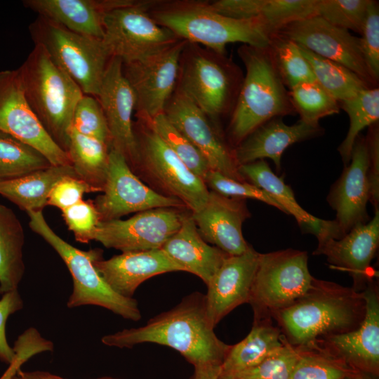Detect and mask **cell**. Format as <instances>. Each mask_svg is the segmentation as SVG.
Segmentation results:
<instances>
[{
  "instance_id": "1",
  "label": "cell",
  "mask_w": 379,
  "mask_h": 379,
  "mask_svg": "<svg viewBox=\"0 0 379 379\" xmlns=\"http://www.w3.org/2000/svg\"><path fill=\"white\" fill-rule=\"evenodd\" d=\"M213 329L206 313L205 295L195 291L145 325L104 335L101 341L119 348L156 343L178 351L194 367L220 366L230 345L220 340Z\"/></svg>"
},
{
  "instance_id": "2",
  "label": "cell",
  "mask_w": 379,
  "mask_h": 379,
  "mask_svg": "<svg viewBox=\"0 0 379 379\" xmlns=\"http://www.w3.org/2000/svg\"><path fill=\"white\" fill-rule=\"evenodd\" d=\"M366 314L362 292L314 278L306 293L272 314L287 342L305 346L357 328Z\"/></svg>"
},
{
  "instance_id": "3",
  "label": "cell",
  "mask_w": 379,
  "mask_h": 379,
  "mask_svg": "<svg viewBox=\"0 0 379 379\" xmlns=\"http://www.w3.org/2000/svg\"><path fill=\"white\" fill-rule=\"evenodd\" d=\"M152 18L179 39L201 44L220 54L230 43L268 46L272 34L259 19L234 18L211 9L208 1H154L149 9Z\"/></svg>"
},
{
  "instance_id": "4",
  "label": "cell",
  "mask_w": 379,
  "mask_h": 379,
  "mask_svg": "<svg viewBox=\"0 0 379 379\" xmlns=\"http://www.w3.org/2000/svg\"><path fill=\"white\" fill-rule=\"evenodd\" d=\"M238 54L246 75L229 124L230 140L235 147L267 121L296 114L269 46L244 44Z\"/></svg>"
},
{
  "instance_id": "5",
  "label": "cell",
  "mask_w": 379,
  "mask_h": 379,
  "mask_svg": "<svg viewBox=\"0 0 379 379\" xmlns=\"http://www.w3.org/2000/svg\"><path fill=\"white\" fill-rule=\"evenodd\" d=\"M18 72L31 109L53 140L67 152L74 112L84 95L81 89L39 44Z\"/></svg>"
},
{
  "instance_id": "6",
  "label": "cell",
  "mask_w": 379,
  "mask_h": 379,
  "mask_svg": "<svg viewBox=\"0 0 379 379\" xmlns=\"http://www.w3.org/2000/svg\"><path fill=\"white\" fill-rule=\"evenodd\" d=\"M30 229L42 237L60 255L73 279V290L67 306L74 308L96 305L107 309L125 319L138 321L141 319L138 303L133 298H126L114 291L94 265L102 258V251H82L58 236L46 220L42 211H29Z\"/></svg>"
},
{
  "instance_id": "7",
  "label": "cell",
  "mask_w": 379,
  "mask_h": 379,
  "mask_svg": "<svg viewBox=\"0 0 379 379\" xmlns=\"http://www.w3.org/2000/svg\"><path fill=\"white\" fill-rule=\"evenodd\" d=\"M242 81L236 65L224 54L186 43L175 88L208 117L217 118L230 110Z\"/></svg>"
},
{
  "instance_id": "8",
  "label": "cell",
  "mask_w": 379,
  "mask_h": 379,
  "mask_svg": "<svg viewBox=\"0 0 379 379\" xmlns=\"http://www.w3.org/2000/svg\"><path fill=\"white\" fill-rule=\"evenodd\" d=\"M138 159L133 173L139 172L159 194L180 201L192 213L200 211L210 190L161 138L140 121L133 123Z\"/></svg>"
},
{
  "instance_id": "9",
  "label": "cell",
  "mask_w": 379,
  "mask_h": 379,
  "mask_svg": "<svg viewBox=\"0 0 379 379\" xmlns=\"http://www.w3.org/2000/svg\"><path fill=\"white\" fill-rule=\"evenodd\" d=\"M29 29L34 44L44 47L84 95L98 96L112 58L102 39L73 32L40 16Z\"/></svg>"
},
{
  "instance_id": "10",
  "label": "cell",
  "mask_w": 379,
  "mask_h": 379,
  "mask_svg": "<svg viewBox=\"0 0 379 379\" xmlns=\"http://www.w3.org/2000/svg\"><path fill=\"white\" fill-rule=\"evenodd\" d=\"M154 2L130 0L106 14L102 41L111 57L123 64L133 63L180 40L152 18L149 9Z\"/></svg>"
},
{
  "instance_id": "11",
  "label": "cell",
  "mask_w": 379,
  "mask_h": 379,
  "mask_svg": "<svg viewBox=\"0 0 379 379\" xmlns=\"http://www.w3.org/2000/svg\"><path fill=\"white\" fill-rule=\"evenodd\" d=\"M313 277L306 251L288 248L260 253L248 302L253 316H271L303 295Z\"/></svg>"
},
{
  "instance_id": "12",
  "label": "cell",
  "mask_w": 379,
  "mask_h": 379,
  "mask_svg": "<svg viewBox=\"0 0 379 379\" xmlns=\"http://www.w3.org/2000/svg\"><path fill=\"white\" fill-rule=\"evenodd\" d=\"M186 43L180 39L143 60L123 64L124 74L134 93L138 120L147 121L164 113L176 88L180 60Z\"/></svg>"
},
{
  "instance_id": "13",
  "label": "cell",
  "mask_w": 379,
  "mask_h": 379,
  "mask_svg": "<svg viewBox=\"0 0 379 379\" xmlns=\"http://www.w3.org/2000/svg\"><path fill=\"white\" fill-rule=\"evenodd\" d=\"M102 192L93 200L100 221L120 219L131 213L153 208H186L178 199L162 195L145 185L133 173L125 157L112 148Z\"/></svg>"
},
{
  "instance_id": "14",
  "label": "cell",
  "mask_w": 379,
  "mask_h": 379,
  "mask_svg": "<svg viewBox=\"0 0 379 379\" xmlns=\"http://www.w3.org/2000/svg\"><path fill=\"white\" fill-rule=\"evenodd\" d=\"M183 209L153 208L126 220L100 221L93 240L122 253L161 248L180 228L188 214Z\"/></svg>"
},
{
  "instance_id": "15",
  "label": "cell",
  "mask_w": 379,
  "mask_h": 379,
  "mask_svg": "<svg viewBox=\"0 0 379 379\" xmlns=\"http://www.w3.org/2000/svg\"><path fill=\"white\" fill-rule=\"evenodd\" d=\"M0 131L32 147L53 166H72L68 153L53 140L29 105L18 69L0 71Z\"/></svg>"
},
{
  "instance_id": "16",
  "label": "cell",
  "mask_w": 379,
  "mask_h": 379,
  "mask_svg": "<svg viewBox=\"0 0 379 379\" xmlns=\"http://www.w3.org/2000/svg\"><path fill=\"white\" fill-rule=\"evenodd\" d=\"M164 113L201 152L212 171L238 181H247L239 171L234 149L225 143L208 117L187 96L175 88Z\"/></svg>"
},
{
  "instance_id": "17",
  "label": "cell",
  "mask_w": 379,
  "mask_h": 379,
  "mask_svg": "<svg viewBox=\"0 0 379 379\" xmlns=\"http://www.w3.org/2000/svg\"><path fill=\"white\" fill-rule=\"evenodd\" d=\"M312 53L335 62L359 76L370 88L378 87L361 54L359 37L319 16L291 23L278 32Z\"/></svg>"
},
{
  "instance_id": "18",
  "label": "cell",
  "mask_w": 379,
  "mask_h": 379,
  "mask_svg": "<svg viewBox=\"0 0 379 379\" xmlns=\"http://www.w3.org/2000/svg\"><path fill=\"white\" fill-rule=\"evenodd\" d=\"M368 157L366 138L359 134L352 148L350 163L332 185L327 201L335 211L332 220L334 239H338L357 225L369 221Z\"/></svg>"
},
{
  "instance_id": "19",
  "label": "cell",
  "mask_w": 379,
  "mask_h": 379,
  "mask_svg": "<svg viewBox=\"0 0 379 379\" xmlns=\"http://www.w3.org/2000/svg\"><path fill=\"white\" fill-rule=\"evenodd\" d=\"M366 314L360 326L350 332L329 335L313 343L353 369L379 375V291L375 280L362 291Z\"/></svg>"
},
{
  "instance_id": "20",
  "label": "cell",
  "mask_w": 379,
  "mask_h": 379,
  "mask_svg": "<svg viewBox=\"0 0 379 379\" xmlns=\"http://www.w3.org/2000/svg\"><path fill=\"white\" fill-rule=\"evenodd\" d=\"M110 133L111 148L120 152L133 171L138 149L132 116L135 99L123 72V62L112 57L106 67L98 96Z\"/></svg>"
},
{
  "instance_id": "21",
  "label": "cell",
  "mask_w": 379,
  "mask_h": 379,
  "mask_svg": "<svg viewBox=\"0 0 379 379\" xmlns=\"http://www.w3.org/2000/svg\"><path fill=\"white\" fill-rule=\"evenodd\" d=\"M379 245V209L366 223L357 225L338 239L318 242L313 255H325L331 267L347 272L352 278L353 288L362 292L374 280L371 267Z\"/></svg>"
},
{
  "instance_id": "22",
  "label": "cell",
  "mask_w": 379,
  "mask_h": 379,
  "mask_svg": "<svg viewBox=\"0 0 379 379\" xmlns=\"http://www.w3.org/2000/svg\"><path fill=\"white\" fill-rule=\"evenodd\" d=\"M259 255L252 246L242 254L228 255L206 285V313L213 328L234 309L248 302Z\"/></svg>"
},
{
  "instance_id": "23",
  "label": "cell",
  "mask_w": 379,
  "mask_h": 379,
  "mask_svg": "<svg viewBox=\"0 0 379 379\" xmlns=\"http://www.w3.org/2000/svg\"><path fill=\"white\" fill-rule=\"evenodd\" d=\"M192 215L201 237L229 255L242 254L251 246L242 232L244 222L251 216L245 199L211 190L204 207Z\"/></svg>"
},
{
  "instance_id": "24",
  "label": "cell",
  "mask_w": 379,
  "mask_h": 379,
  "mask_svg": "<svg viewBox=\"0 0 379 379\" xmlns=\"http://www.w3.org/2000/svg\"><path fill=\"white\" fill-rule=\"evenodd\" d=\"M324 131L319 123L300 119L293 125H287L282 117H276L260 126L236 146L234 157L239 166L270 159L279 172L282 154L289 146L319 136Z\"/></svg>"
},
{
  "instance_id": "25",
  "label": "cell",
  "mask_w": 379,
  "mask_h": 379,
  "mask_svg": "<svg viewBox=\"0 0 379 379\" xmlns=\"http://www.w3.org/2000/svg\"><path fill=\"white\" fill-rule=\"evenodd\" d=\"M94 265L110 288L126 298H133L138 287L154 276L182 271L161 248L123 252L96 260Z\"/></svg>"
},
{
  "instance_id": "26",
  "label": "cell",
  "mask_w": 379,
  "mask_h": 379,
  "mask_svg": "<svg viewBox=\"0 0 379 379\" xmlns=\"http://www.w3.org/2000/svg\"><path fill=\"white\" fill-rule=\"evenodd\" d=\"M130 0H25L23 5L73 32L102 39L104 19Z\"/></svg>"
},
{
  "instance_id": "27",
  "label": "cell",
  "mask_w": 379,
  "mask_h": 379,
  "mask_svg": "<svg viewBox=\"0 0 379 379\" xmlns=\"http://www.w3.org/2000/svg\"><path fill=\"white\" fill-rule=\"evenodd\" d=\"M161 248L182 271L197 276L206 285L229 255L201 237L191 212Z\"/></svg>"
},
{
  "instance_id": "28",
  "label": "cell",
  "mask_w": 379,
  "mask_h": 379,
  "mask_svg": "<svg viewBox=\"0 0 379 379\" xmlns=\"http://www.w3.org/2000/svg\"><path fill=\"white\" fill-rule=\"evenodd\" d=\"M318 0H219L208 2L213 11L239 19H259L272 34L286 25L317 16Z\"/></svg>"
},
{
  "instance_id": "29",
  "label": "cell",
  "mask_w": 379,
  "mask_h": 379,
  "mask_svg": "<svg viewBox=\"0 0 379 379\" xmlns=\"http://www.w3.org/2000/svg\"><path fill=\"white\" fill-rule=\"evenodd\" d=\"M271 316H253L248 334L230 345L220 366L218 379H230L248 369L278 350L286 338Z\"/></svg>"
},
{
  "instance_id": "30",
  "label": "cell",
  "mask_w": 379,
  "mask_h": 379,
  "mask_svg": "<svg viewBox=\"0 0 379 379\" xmlns=\"http://www.w3.org/2000/svg\"><path fill=\"white\" fill-rule=\"evenodd\" d=\"M67 175L77 176L72 166H51L18 178L0 181V194L26 213L42 211L53 186Z\"/></svg>"
},
{
  "instance_id": "31",
  "label": "cell",
  "mask_w": 379,
  "mask_h": 379,
  "mask_svg": "<svg viewBox=\"0 0 379 379\" xmlns=\"http://www.w3.org/2000/svg\"><path fill=\"white\" fill-rule=\"evenodd\" d=\"M239 171L248 182L275 199L287 214L292 215L304 232L317 235L324 220L311 215L299 205L290 186L272 171L265 159L239 165Z\"/></svg>"
},
{
  "instance_id": "32",
  "label": "cell",
  "mask_w": 379,
  "mask_h": 379,
  "mask_svg": "<svg viewBox=\"0 0 379 379\" xmlns=\"http://www.w3.org/2000/svg\"><path fill=\"white\" fill-rule=\"evenodd\" d=\"M25 232L13 210L0 204V295L18 290L24 275Z\"/></svg>"
},
{
  "instance_id": "33",
  "label": "cell",
  "mask_w": 379,
  "mask_h": 379,
  "mask_svg": "<svg viewBox=\"0 0 379 379\" xmlns=\"http://www.w3.org/2000/svg\"><path fill=\"white\" fill-rule=\"evenodd\" d=\"M110 147L71 128L67 152L78 178L102 192L109 168Z\"/></svg>"
},
{
  "instance_id": "34",
  "label": "cell",
  "mask_w": 379,
  "mask_h": 379,
  "mask_svg": "<svg viewBox=\"0 0 379 379\" xmlns=\"http://www.w3.org/2000/svg\"><path fill=\"white\" fill-rule=\"evenodd\" d=\"M298 45L310 64L316 81L338 102L352 98L361 91L370 88L347 67Z\"/></svg>"
},
{
  "instance_id": "35",
  "label": "cell",
  "mask_w": 379,
  "mask_h": 379,
  "mask_svg": "<svg viewBox=\"0 0 379 379\" xmlns=\"http://www.w3.org/2000/svg\"><path fill=\"white\" fill-rule=\"evenodd\" d=\"M348 115L350 127L344 140L338 148L344 166L351 159V154L357 138L366 127L378 123L379 119V88H366L356 96L339 102Z\"/></svg>"
},
{
  "instance_id": "36",
  "label": "cell",
  "mask_w": 379,
  "mask_h": 379,
  "mask_svg": "<svg viewBox=\"0 0 379 379\" xmlns=\"http://www.w3.org/2000/svg\"><path fill=\"white\" fill-rule=\"evenodd\" d=\"M297 347L298 357L288 379H343L361 373L314 344Z\"/></svg>"
},
{
  "instance_id": "37",
  "label": "cell",
  "mask_w": 379,
  "mask_h": 379,
  "mask_svg": "<svg viewBox=\"0 0 379 379\" xmlns=\"http://www.w3.org/2000/svg\"><path fill=\"white\" fill-rule=\"evenodd\" d=\"M51 166L39 151L0 131V181L18 178Z\"/></svg>"
},
{
  "instance_id": "38",
  "label": "cell",
  "mask_w": 379,
  "mask_h": 379,
  "mask_svg": "<svg viewBox=\"0 0 379 379\" xmlns=\"http://www.w3.org/2000/svg\"><path fill=\"white\" fill-rule=\"evenodd\" d=\"M268 46L281 79L289 90L302 83L316 81L310 64L295 42L276 33Z\"/></svg>"
},
{
  "instance_id": "39",
  "label": "cell",
  "mask_w": 379,
  "mask_h": 379,
  "mask_svg": "<svg viewBox=\"0 0 379 379\" xmlns=\"http://www.w3.org/2000/svg\"><path fill=\"white\" fill-rule=\"evenodd\" d=\"M138 121L151 128L186 166L205 182L208 173L212 171L207 160L190 140L170 122L164 113L147 121Z\"/></svg>"
},
{
  "instance_id": "40",
  "label": "cell",
  "mask_w": 379,
  "mask_h": 379,
  "mask_svg": "<svg viewBox=\"0 0 379 379\" xmlns=\"http://www.w3.org/2000/svg\"><path fill=\"white\" fill-rule=\"evenodd\" d=\"M288 95L300 119L309 123H319L340 109L339 102L317 81L298 84L289 90Z\"/></svg>"
},
{
  "instance_id": "41",
  "label": "cell",
  "mask_w": 379,
  "mask_h": 379,
  "mask_svg": "<svg viewBox=\"0 0 379 379\" xmlns=\"http://www.w3.org/2000/svg\"><path fill=\"white\" fill-rule=\"evenodd\" d=\"M371 0H318L317 16L330 24L361 34Z\"/></svg>"
},
{
  "instance_id": "42",
  "label": "cell",
  "mask_w": 379,
  "mask_h": 379,
  "mask_svg": "<svg viewBox=\"0 0 379 379\" xmlns=\"http://www.w3.org/2000/svg\"><path fill=\"white\" fill-rule=\"evenodd\" d=\"M72 128L105 142L111 148L112 140L106 118L96 98L88 95L82 96L74 109Z\"/></svg>"
},
{
  "instance_id": "43",
  "label": "cell",
  "mask_w": 379,
  "mask_h": 379,
  "mask_svg": "<svg viewBox=\"0 0 379 379\" xmlns=\"http://www.w3.org/2000/svg\"><path fill=\"white\" fill-rule=\"evenodd\" d=\"M298 357V347L286 340L278 350L260 363L230 379H288Z\"/></svg>"
},
{
  "instance_id": "44",
  "label": "cell",
  "mask_w": 379,
  "mask_h": 379,
  "mask_svg": "<svg viewBox=\"0 0 379 379\" xmlns=\"http://www.w3.org/2000/svg\"><path fill=\"white\" fill-rule=\"evenodd\" d=\"M207 187L229 197L253 199L272 206L287 214L284 208L262 190L248 181H238L219 172L211 171L205 180Z\"/></svg>"
},
{
  "instance_id": "45",
  "label": "cell",
  "mask_w": 379,
  "mask_h": 379,
  "mask_svg": "<svg viewBox=\"0 0 379 379\" xmlns=\"http://www.w3.org/2000/svg\"><path fill=\"white\" fill-rule=\"evenodd\" d=\"M360 48L366 65L375 82L379 80V7L378 1L371 0L363 24Z\"/></svg>"
},
{
  "instance_id": "46",
  "label": "cell",
  "mask_w": 379,
  "mask_h": 379,
  "mask_svg": "<svg viewBox=\"0 0 379 379\" xmlns=\"http://www.w3.org/2000/svg\"><path fill=\"white\" fill-rule=\"evenodd\" d=\"M62 217L75 239L81 243L93 240L100 220L93 200L84 199L62 211Z\"/></svg>"
},
{
  "instance_id": "47",
  "label": "cell",
  "mask_w": 379,
  "mask_h": 379,
  "mask_svg": "<svg viewBox=\"0 0 379 379\" xmlns=\"http://www.w3.org/2000/svg\"><path fill=\"white\" fill-rule=\"evenodd\" d=\"M98 190L74 175L60 179L52 188L47 206H55L61 211L83 200L86 193L97 192Z\"/></svg>"
},
{
  "instance_id": "48",
  "label": "cell",
  "mask_w": 379,
  "mask_h": 379,
  "mask_svg": "<svg viewBox=\"0 0 379 379\" xmlns=\"http://www.w3.org/2000/svg\"><path fill=\"white\" fill-rule=\"evenodd\" d=\"M22 307L23 301L18 290L6 293L0 299V360L8 365L14 360L15 352L6 338V324L9 316Z\"/></svg>"
},
{
  "instance_id": "49",
  "label": "cell",
  "mask_w": 379,
  "mask_h": 379,
  "mask_svg": "<svg viewBox=\"0 0 379 379\" xmlns=\"http://www.w3.org/2000/svg\"><path fill=\"white\" fill-rule=\"evenodd\" d=\"M368 149L369 201L375 211L379 209V126L378 123L368 127L365 136Z\"/></svg>"
},
{
  "instance_id": "50",
  "label": "cell",
  "mask_w": 379,
  "mask_h": 379,
  "mask_svg": "<svg viewBox=\"0 0 379 379\" xmlns=\"http://www.w3.org/2000/svg\"><path fill=\"white\" fill-rule=\"evenodd\" d=\"M220 366L208 365L194 367V373L190 379H218Z\"/></svg>"
},
{
  "instance_id": "51",
  "label": "cell",
  "mask_w": 379,
  "mask_h": 379,
  "mask_svg": "<svg viewBox=\"0 0 379 379\" xmlns=\"http://www.w3.org/2000/svg\"><path fill=\"white\" fill-rule=\"evenodd\" d=\"M17 375L19 379H66L42 371H22L20 369L17 373Z\"/></svg>"
},
{
  "instance_id": "52",
  "label": "cell",
  "mask_w": 379,
  "mask_h": 379,
  "mask_svg": "<svg viewBox=\"0 0 379 379\" xmlns=\"http://www.w3.org/2000/svg\"><path fill=\"white\" fill-rule=\"evenodd\" d=\"M377 378L373 377L372 375L363 373H359L357 374L346 377L343 379H376Z\"/></svg>"
},
{
  "instance_id": "53",
  "label": "cell",
  "mask_w": 379,
  "mask_h": 379,
  "mask_svg": "<svg viewBox=\"0 0 379 379\" xmlns=\"http://www.w3.org/2000/svg\"><path fill=\"white\" fill-rule=\"evenodd\" d=\"M11 377L8 373H4L0 377V379H6L7 378Z\"/></svg>"
},
{
  "instance_id": "54",
  "label": "cell",
  "mask_w": 379,
  "mask_h": 379,
  "mask_svg": "<svg viewBox=\"0 0 379 379\" xmlns=\"http://www.w3.org/2000/svg\"><path fill=\"white\" fill-rule=\"evenodd\" d=\"M95 379H119V378H112V377H101V378H95Z\"/></svg>"
},
{
  "instance_id": "55",
  "label": "cell",
  "mask_w": 379,
  "mask_h": 379,
  "mask_svg": "<svg viewBox=\"0 0 379 379\" xmlns=\"http://www.w3.org/2000/svg\"><path fill=\"white\" fill-rule=\"evenodd\" d=\"M6 379H19L17 374L16 375H14L13 376H11V377H8Z\"/></svg>"
}]
</instances>
